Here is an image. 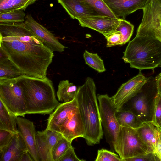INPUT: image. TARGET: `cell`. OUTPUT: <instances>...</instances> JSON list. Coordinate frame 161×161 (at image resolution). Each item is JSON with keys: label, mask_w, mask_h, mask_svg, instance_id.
Masks as SVG:
<instances>
[{"label": "cell", "mask_w": 161, "mask_h": 161, "mask_svg": "<svg viewBox=\"0 0 161 161\" xmlns=\"http://www.w3.org/2000/svg\"><path fill=\"white\" fill-rule=\"evenodd\" d=\"M0 47L22 75L46 77L53 52L26 27L24 22H0Z\"/></svg>", "instance_id": "cell-1"}, {"label": "cell", "mask_w": 161, "mask_h": 161, "mask_svg": "<svg viewBox=\"0 0 161 161\" xmlns=\"http://www.w3.org/2000/svg\"><path fill=\"white\" fill-rule=\"evenodd\" d=\"M22 89L27 114H51L60 103L56 99L52 81L22 75L17 78Z\"/></svg>", "instance_id": "cell-2"}, {"label": "cell", "mask_w": 161, "mask_h": 161, "mask_svg": "<svg viewBox=\"0 0 161 161\" xmlns=\"http://www.w3.org/2000/svg\"><path fill=\"white\" fill-rule=\"evenodd\" d=\"M96 89L93 80L88 77L78 88L76 97L84 125V139L89 146L100 143L103 135Z\"/></svg>", "instance_id": "cell-3"}, {"label": "cell", "mask_w": 161, "mask_h": 161, "mask_svg": "<svg viewBox=\"0 0 161 161\" xmlns=\"http://www.w3.org/2000/svg\"><path fill=\"white\" fill-rule=\"evenodd\" d=\"M124 62L139 70L151 69L161 65V42L149 36H137L123 52Z\"/></svg>", "instance_id": "cell-4"}, {"label": "cell", "mask_w": 161, "mask_h": 161, "mask_svg": "<svg viewBox=\"0 0 161 161\" xmlns=\"http://www.w3.org/2000/svg\"><path fill=\"white\" fill-rule=\"evenodd\" d=\"M114 149L123 160L153 153L141 139L137 129L122 126L120 127Z\"/></svg>", "instance_id": "cell-5"}, {"label": "cell", "mask_w": 161, "mask_h": 161, "mask_svg": "<svg viewBox=\"0 0 161 161\" xmlns=\"http://www.w3.org/2000/svg\"><path fill=\"white\" fill-rule=\"evenodd\" d=\"M17 78L0 80V100L15 115L24 117L27 114L26 106Z\"/></svg>", "instance_id": "cell-6"}, {"label": "cell", "mask_w": 161, "mask_h": 161, "mask_svg": "<svg viewBox=\"0 0 161 161\" xmlns=\"http://www.w3.org/2000/svg\"><path fill=\"white\" fill-rule=\"evenodd\" d=\"M97 97L101 124L106 140L111 150L114 152L115 143L120 127L116 116V110L111 97L107 94H98Z\"/></svg>", "instance_id": "cell-7"}, {"label": "cell", "mask_w": 161, "mask_h": 161, "mask_svg": "<svg viewBox=\"0 0 161 161\" xmlns=\"http://www.w3.org/2000/svg\"><path fill=\"white\" fill-rule=\"evenodd\" d=\"M142 10V18L136 36H151L161 42V2H150Z\"/></svg>", "instance_id": "cell-8"}, {"label": "cell", "mask_w": 161, "mask_h": 161, "mask_svg": "<svg viewBox=\"0 0 161 161\" xmlns=\"http://www.w3.org/2000/svg\"><path fill=\"white\" fill-rule=\"evenodd\" d=\"M149 78L146 77L140 71L139 73L121 86L116 93L111 97L116 111L120 110L129 100L141 92Z\"/></svg>", "instance_id": "cell-9"}, {"label": "cell", "mask_w": 161, "mask_h": 161, "mask_svg": "<svg viewBox=\"0 0 161 161\" xmlns=\"http://www.w3.org/2000/svg\"><path fill=\"white\" fill-rule=\"evenodd\" d=\"M77 20L81 26L94 30L105 36L116 31L120 18L106 15H92Z\"/></svg>", "instance_id": "cell-10"}, {"label": "cell", "mask_w": 161, "mask_h": 161, "mask_svg": "<svg viewBox=\"0 0 161 161\" xmlns=\"http://www.w3.org/2000/svg\"><path fill=\"white\" fill-rule=\"evenodd\" d=\"M24 23L26 27L53 52H62L67 48L50 31L35 21L31 15L25 16Z\"/></svg>", "instance_id": "cell-11"}, {"label": "cell", "mask_w": 161, "mask_h": 161, "mask_svg": "<svg viewBox=\"0 0 161 161\" xmlns=\"http://www.w3.org/2000/svg\"><path fill=\"white\" fill-rule=\"evenodd\" d=\"M63 137L60 133L46 129L36 132V143L40 161H52V149Z\"/></svg>", "instance_id": "cell-12"}, {"label": "cell", "mask_w": 161, "mask_h": 161, "mask_svg": "<svg viewBox=\"0 0 161 161\" xmlns=\"http://www.w3.org/2000/svg\"><path fill=\"white\" fill-rule=\"evenodd\" d=\"M78 108V102L76 98L70 102L60 103L50 114L47 120L46 129L58 132L59 127Z\"/></svg>", "instance_id": "cell-13"}, {"label": "cell", "mask_w": 161, "mask_h": 161, "mask_svg": "<svg viewBox=\"0 0 161 161\" xmlns=\"http://www.w3.org/2000/svg\"><path fill=\"white\" fill-rule=\"evenodd\" d=\"M58 132L69 141L77 138H85V131L83 122L78 108L59 127Z\"/></svg>", "instance_id": "cell-14"}, {"label": "cell", "mask_w": 161, "mask_h": 161, "mask_svg": "<svg viewBox=\"0 0 161 161\" xmlns=\"http://www.w3.org/2000/svg\"><path fill=\"white\" fill-rule=\"evenodd\" d=\"M18 129L23 138L30 154L34 161H40L36 140L35 127L33 122L21 116H17Z\"/></svg>", "instance_id": "cell-15"}, {"label": "cell", "mask_w": 161, "mask_h": 161, "mask_svg": "<svg viewBox=\"0 0 161 161\" xmlns=\"http://www.w3.org/2000/svg\"><path fill=\"white\" fill-rule=\"evenodd\" d=\"M118 18L125 19L129 14L142 9L148 0H103Z\"/></svg>", "instance_id": "cell-16"}, {"label": "cell", "mask_w": 161, "mask_h": 161, "mask_svg": "<svg viewBox=\"0 0 161 161\" xmlns=\"http://www.w3.org/2000/svg\"><path fill=\"white\" fill-rule=\"evenodd\" d=\"M28 151L27 147L19 132L14 134L9 143L0 151V161H19L22 154Z\"/></svg>", "instance_id": "cell-17"}, {"label": "cell", "mask_w": 161, "mask_h": 161, "mask_svg": "<svg viewBox=\"0 0 161 161\" xmlns=\"http://www.w3.org/2000/svg\"><path fill=\"white\" fill-rule=\"evenodd\" d=\"M139 93L126 103L120 110L130 111L142 121H148L147 118L149 115L150 111L148 102L145 95Z\"/></svg>", "instance_id": "cell-18"}, {"label": "cell", "mask_w": 161, "mask_h": 161, "mask_svg": "<svg viewBox=\"0 0 161 161\" xmlns=\"http://www.w3.org/2000/svg\"><path fill=\"white\" fill-rule=\"evenodd\" d=\"M70 17L77 19L89 15H97L81 0H57Z\"/></svg>", "instance_id": "cell-19"}, {"label": "cell", "mask_w": 161, "mask_h": 161, "mask_svg": "<svg viewBox=\"0 0 161 161\" xmlns=\"http://www.w3.org/2000/svg\"><path fill=\"white\" fill-rule=\"evenodd\" d=\"M137 130L143 142L151 150L153 153L156 149L158 128L151 121L145 122Z\"/></svg>", "instance_id": "cell-20"}, {"label": "cell", "mask_w": 161, "mask_h": 161, "mask_svg": "<svg viewBox=\"0 0 161 161\" xmlns=\"http://www.w3.org/2000/svg\"><path fill=\"white\" fill-rule=\"evenodd\" d=\"M16 116L0 100V129L8 131L14 134L18 132Z\"/></svg>", "instance_id": "cell-21"}, {"label": "cell", "mask_w": 161, "mask_h": 161, "mask_svg": "<svg viewBox=\"0 0 161 161\" xmlns=\"http://www.w3.org/2000/svg\"><path fill=\"white\" fill-rule=\"evenodd\" d=\"M115 114L120 126L137 129L145 122L142 121L136 114L129 111H116Z\"/></svg>", "instance_id": "cell-22"}, {"label": "cell", "mask_w": 161, "mask_h": 161, "mask_svg": "<svg viewBox=\"0 0 161 161\" xmlns=\"http://www.w3.org/2000/svg\"><path fill=\"white\" fill-rule=\"evenodd\" d=\"M78 88L68 80L61 81L58 86L56 95L59 101L67 102L76 98Z\"/></svg>", "instance_id": "cell-23"}, {"label": "cell", "mask_w": 161, "mask_h": 161, "mask_svg": "<svg viewBox=\"0 0 161 161\" xmlns=\"http://www.w3.org/2000/svg\"><path fill=\"white\" fill-rule=\"evenodd\" d=\"M22 74L9 59L0 61V80L17 78Z\"/></svg>", "instance_id": "cell-24"}, {"label": "cell", "mask_w": 161, "mask_h": 161, "mask_svg": "<svg viewBox=\"0 0 161 161\" xmlns=\"http://www.w3.org/2000/svg\"><path fill=\"white\" fill-rule=\"evenodd\" d=\"M36 0H0V13L14 10H25Z\"/></svg>", "instance_id": "cell-25"}, {"label": "cell", "mask_w": 161, "mask_h": 161, "mask_svg": "<svg viewBox=\"0 0 161 161\" xmlns=\"http://www.w3.org/2000/svg\"><path fill=\"white\" fill-rule=\"evenodd\" d=\"M97 15L117 18L103 0H81Z\"/></svg>", "instance_id": "cell-26"}, {"label": "cell", "mask_w": 161, "mask_h": 161, "mask_svg": "<svg viewBox=\"0 0 161 161\" xmlns=\"http://www.w3.org/2000/svg\"><path fill=\"white\" fill-rule=\"evenodd\" d=\"M23 10L19 9L0 13V22L15 23L24 22L26 14Z\"/></svg>", "instance_id": "cell-27"}, {"label": "cell", "mask_w": 161, "mask_h": 161, "mask_svg": "<svg viewBox=\"0 0 161 161\" xmlns=\"http://www.w3.org/2000/svg\"><path fill=\"white\" fill-rule=\"evenodd\" d=\"M83 57L86 64L99 73L106 71L103 61L97 53H90L85 50Z\"/></svg>", "instance_id": "cell-28"}, {"label": "cell", "mask_w": 161, "mask_h": 161, "mask_svg": "<svg viewBox=\"0 0 161 161\" xmlns=\"http://www.w3.org/2000/svg\"><path fill=\"white\" fill-rule=\"evenodd\" d=\"M72 142L63 137L56 142L52 150V161H59L66 151L72 146Z\"/></svg>", "instance_id": "cell-29"}, {"label": "cell", "mask_w": 161, "mask_h": 161, "mask_svg": "<svg viewBox=\"0 0 161 161\" xmlns=\"http://www.w3.org/2000/svg\"><path fill=\"white\" fill-rule=\"evenodd\" d=\"M134 29V25L130 22L120 18L116 31H119L121 34L120 45H124L129 42L133 33Z\"/></svg>", "instance_id": "cell-30"}, {"label": "cell", "mask_w": 161, "mask_h": 161, "mask_svg": "<svg viewBox=\"0 0 161 161\" xmlns=\"http://www.w3.org/2000/svg\"><path fill=\"white\" fill-rule=\"evenodd\" d=\"M152 122L158 128H161V95L157 92L154 101Z\"/></svg>", "instance_id": "cell-31"}, {"label": "cell", "mask_w": 161, "mask_h": 161, "mask_svg": "<svg viewBox=\"0 0 161 161\" xmlns=\"http://www.w3.org/2000/svg\"><path fill=\"white\" fill-rule=\"evenodd\" d=\"M95 161H123L119 155L114 152L102 148L97 151Z\"/></svg>", "instance_id": "cell-32"}, {"label": "cell", "mask_w": 161, "mask_h": 161, "mask_svg": "<svg viewBox=\"0 0 161 161\" xmlns=\"http://www.w3.org/2000/svg\"><path fill=\"white\" fill-rule=\"evenodd\" d=\"M107 41L106 47H108L117 45H120L121 35L120 33L116 31L105 36Z\"/></svg>", "instance_id": "cell-33"}, {"label": "cell", "mask_w": 161, "mask_h": 161, "mask_svg": "<svg viewBox=\"0 0 161 161\" xmlns=\"http://www.w3.org/2000/svg\"><path fill=\"white\" fill-rule=\"evenodd\" d=\"M14 134L8 131L0 129V151L9 143Z\"/></svg>", "instance_id": "cell-34"}, {"label": "cell", "mask_w": 161, "mask_h": 161, "mask_svg": "<svg viewBox=\"0 0 161 161\" xmlns=\"http://www.w3.org/2000/svg\"><path fill=\"white\" fill-rule=\"evenodd\" d=\"M79 158L75 153L73 147L71 146L66 151L59 161H84Z\"/></svg>", "instance_id": "cell-35"}, {"label": "cell", "mask_w": 161, "mask_h": 161, "mask_svg": "<svg viewBox=\"0 0 161 161\" xmlns=\"http://www.w3.org/2000/svg\"><path fill=\"white\" fill-rule=\"evenodd\" d=\"M156 157L153 153L141 155L123 159V161H152L157 160Z\"/></svg>", "instance_id": "cell-36"}, {"label": "cell", "mask_w": 161, "mask_h": 161, "mask_svg": "<svg viewBox=\"0 0 161 161\" xmlns=\"http://www.w3.org/2000/svg\"><path fill=\"white\" fill-rule=\"evenodd\" d=\"M158 160L161 161V131L158 129L156 149L153 153Z\"/></svg>", "instance_id": "cell-37"}, {"label": "cell", "mask_w": 161, "mask_h": 161, "mask_svg": "<svg viewBox=\"0 0 161 161\" xmlns=\"http://www.w3.org/2000/svg\"><path fill=\"white\" fill-rule=\"evenodd\" d=\"M19 161H34L28 151L24 152L22 154Z\"/></svg>", "instance_id": "cell-38"}, {"label": "cell", "mask_w": 161, "mask_h": 161, "mask_svg": "<svg viewBox=\"0 0 161 161\" xmlns=\"http://www.w3.org/2000/svg\"><path fill=\"white\" fill-rule=\"evenodd\" d=\"M155 81L157 90V92L161 95V73L155 78Z\"/></svg>", "instance_id": "cell-39"}, {"label": "cell", "mask_w": 161, "mask_h": 161, "mask_svg": "<svg viewBox=\"0 0 161 161\" xmlns=\"http://www.w3.org/2000/svg\"><path fill=\"white\" fill-rule=\"evenodd\" d=\"M9 59V57L5 51L0 47V61Z\"/></svg>", "instance_id": "cell-40"}, {"label": "cell", "mask_w": 161, "mask_h": 161, "mask_svg": "<svg viewBox=\"0 0 161 161\" xmlns=\"http://www.w3.org/2000/svg\"><path fill=\"white\" fill-rule=\"evenodd\" d=\"M160 130H161V128H160V129H159Z\"/></svg>", "instance_id": "cell-41"}]
</instances>
